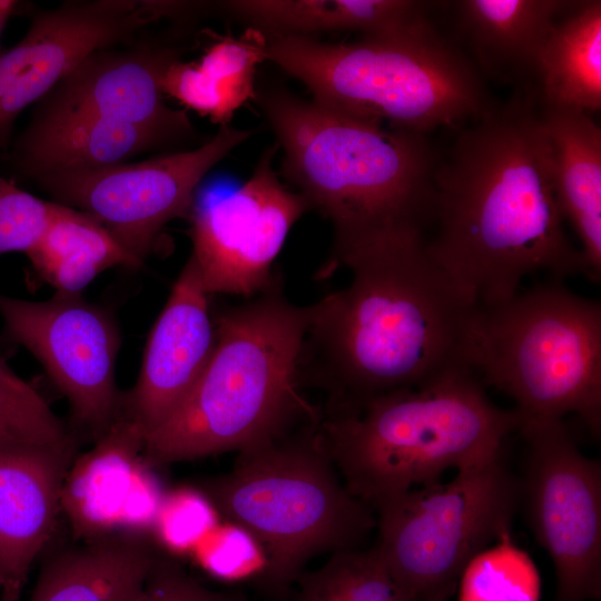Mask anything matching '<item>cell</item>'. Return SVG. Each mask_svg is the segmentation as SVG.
<instances>
[{"instance_id": "obj_1", "label": "cell", "mask_w": 601, "mask_h": 601, "mask_svg": "<svg viewBox=\"0 0 601 601\" xmlns=\"http://www.w3.org/2000/svg\"><path fill=\"white\" fill-rule=\"evenodd\" d=\"M433 188L428 250L480 307L510 299L534 275L587 277L558 205L534 85L457 134L439 156Z\"/></svg>"}, {"instance_id": "obj_2", "label": "cell", "mask_w": 601, "mask_h": 601, "mask_svg": "<svg viewBox=\"0 0 601 601\" xmlns=\"http://www.w3.org/2000/svg\"><path fill=\"white\" fill-rule=\"evenodd\" d=\"M345 268L348 285L309 305L299 358L300 387L325 395L321 412L473 370L480 306L432 256L425 237L368 252Z\"/></svg>"}, {"instance_id": "obj_3", "label": "cell", "mask_w": 601, "mask_h": 601, "mask_svg": "<svg viewBox=\"0 0 601 601\" xmlns=\"http://www.w3.org/2000/svg\"><path fill=\"white\" fill-rule=\"evenodd\" d=\"M259 105L282 171L333 228L326 278L368 252L425 237L439 155L426 135L355 117L272 88Z\"/></svg>"}, {"instance_id": "obj_4", "label": "cell", "mask_w": 601, "mask_h": 601, "mask_svg": "<svg viewBox=\"0 0 601 601\" xmlns=\"http://www.w3.org/2000/svg\"><path fill=\"white\" fill-rule=\"evenodd\" d=\"M216 344L178 410L144 437L152 465L240 452L321 416L300 394L309 306L284 294L279 275L247 302L214 315Z\"/></svg>"}, {"instance_id": "obj_5", "label": "cell", "mask_w": 601, "mask_h": 601, "mask_svg": "<svg viewBox=\"0 0 601 601\" xmlns=\"http://www.w3.org/2000/svg\"><path fill=\"white\" fill-rule=\"evenodd\" d=\"M522 424L496 406L473 370H459L355 408L321 413L324 447L349 493L373 511L450 469L503 451Z\"/></svg>"}, {"instance_id": "obj_6", "label": "cell", "mask_w": 601, "mask_h": 601, "mask_svg": "<svg viewBox=\"0 0 601 601\" xmlns=\"http://www.w3.org/2000/svg\"><path fill=\"white\" fill-rule=\"evenodd\" d=\"M318 421L238 452L229 472L203 485L217 513L260 548L258 581L277 598L312 559L362 549L376 528L373 510L344 485Z\"/></svg>"}, {"instance_id": "obj_7", "label": "cell", "mask_w": 601, "mask_h": 601, "mask_svg": "<svg viewBox=\"0 0 601 601\" xmlns=\"http://www.w3.org/2000/svg\"><path fill=\"white\" fill-rule=\"evenodd\" d=\"M267 40V60L302 81L315 102L355 117L426 135L494 107L473 62L431 20L355 42L275 33Z\"/></svg>"}, {"instance_id": "obj_8", "label": "cell", "mask_w": 601, "mask_h": 601, "mask_svg": "<svg viewBox=\"0 0 601 601\" xmlns=\"http://www.w3.org/2000/svg\"><path fill=\"white\" fill-rule=\"evenodd\" d=\"M472 367L525 422L575 414L601 430V304L549 280L480 307ZM521 424V425H522Z\"/></svg>"}, {"instance_id": "obj_9", "label": "cell", "mask_w": 601, "mask_h": 601, "mask_svg": "<svg viewBox=\"0 0 601 601\" xmlns=\"http://www.w3.org/2000/svg\"><path fill=\"white\" fill-rule=\"evenodd\" d=\"M520 481L503 451L461 469L446 483L413 487L375 509L381 555L405 601L456 585L469 562L511 535Z\"/></svg>"}, {"instance_id": "obj_10", "label": "cell", "mask_w": 601, "mask_h": 601, "mask_svg": "<svg viewBox=\"0 0 601 601\" xmlns=\"http://www.w3.org/2000/svg\"><path fill=\"white\" fill-rule=\"evenodd\" d=\"M250 130L229 125L196 149L95 169H59L35 178L56 203L97 219L140 265L160 230L189 218L205 175Z\"/></svg>"}, {"instance_id": "obj_11", "label": "cell", "mask_w": 601, "mask_h": 601, "mask_svg": "<svg viewBox=\"0 0 601 601\" xmlns=\"http://www.w3.org/2000/svg\"><path fill=\"white\" fill-rule=\"evenodd\" d=\"M520 481L528 520L556 575L554 601L601 595V464L581 452L563 420L525 422Z\"/></svg>"}, {"instance_id": "obj_12", "label": "cell", "mask_w": 601, "mask_h": 601, "mask_svg": "<svg viewBox=\"0 0 601 601\" xmlns=\"http://www.w3.org/2000/svg\"><path fill=\"white\" fill-rule=\"evenodd\" d=\"M8 337L28 349L67 397L77 426L104 437L121 415L115 366L120 337L110 313L81 295L33 302L0 294Z\"/></svg>"}, {"instance_id": "obj_13", "label": "cell", "mask_w": 601, "mask_h": 601, "mask_svg": "<svg viewBox=\"0 0 601 601\" xmlns=\"http://www.w3.org/2000/svg\"><path fill=\"white\" fill-rule=\"evenodd\" d=\"M276 150L277 145L267 148L237 188L194 205L190 258L209 295L250 298L264 290L289 230L311 209L275 173Z\"/></svg>"}, {"instance_id": "obj_14", "label": "cell", "mask_w": 601, "mask_h": 601, "mask_svg": "<svg viewBox=\"0 0 601 601\" xmlns=\"http://www.w3.org/2000/svg\"><path fill=\"white\" fill-rule=\"evenodd\" d=\"M159 16L135 0L67 1L37 13L26 36L0 50V149L18 115L47 96L90 55L132 40Z\"/></svg>"}, {"instance_id": "obj_15", "label": "cell", "mask_w": 601, "mask_h": 601, "mask_svg": "<svg viewBox=\"0 0 601 601\" xmlns=\"http://www.w3.org/2000/svg\"><path fill=\"white\" fill-rule=\"evenodd\" d=\"M199 272L189 257L146 342L136 385L122 394L121 415L144 437L191 393L216 344V326Z\"/></svg>"}, {"instance_id": "obj_16", "label": "cell", "mask_w": 601, "mask_h": 601, "mask_svg": "<svg viewBox=\"0 0 601 601\" xmlns=\"http://www.w3.org/2000/svg\"><path fill=\"white\" fill-rule=\"evenodd\" d=\"M176 59L175 49L149 43L97 51L43 97L35 116H95L181 138L193 126L184 110L165 104L161 87L165 71Z\"/></svg>"}, {"instance_id": "obj_17", "label": "cell", "mask_w": 601, "mask_h": 601, "mask_svg": "<svg viewBox=\"0 0 601 601\" xmlns=\"http://www.w3.org/2000/svg\"><path fill=\"white\" fill-rule=\"evenodd\" d=\"M77 434L53 444L0 441V589L16 601L55 528Z\"/></svg>"}, {"instance_id": "obj_18", "label": "cell", "mask_w": 601, "mask_h": 601, "mask_svg": "<svg viewBox=\"0 0 601 601\" xmlns=\"http://www.w3.org/2000/svg\"><path fill=\"white\" fill-rule=\"evenodd\" d=\"M579 1L463 0L459 26L473 66L486 78L515 88L535 83L543 45L554 24Z\"/></svg>"}, {"instance_id": "obj_19", "label": "cell", "mask_w": 601, "mask_h": 601, "mask_svg": "<svg viewBox=\"0 0 601 601\" xmlns=\"http://www.w3.org/2000/svg\"><path fill=\"white\" fill-rule=\"evenodd\" d=\"M170 140L175 138L157 129L95 116H35L11 158L21 175L35 179L51 170L124 164Z\"/></svg>"}, {"instance_id": "obj_20", "label": "cell", "mask_w": 601, "mask_h": 601, "mask_svg": "<svg viewBox=\"0 0 601 601\" xmlns=\"http://www.w3.org/2000/svg\"><path fill=\"white\" fill-rule=\"evenodd\" d=\"M562 217L577 233L587 278H601V129L583 110L542 107Z\"/></svg>"}, {"instance_id": "obj_21", "label": "cell", "mask_w": 601, "mask_h": 601, "mask_svg": "<svg viewBox=\"0 0 601 601\" xmlns=\"http://www.w3.org/2000/svg\"><path fill=\"white\" fill-rule=\"evenodd\" d=\"M156 560L137 536L96 538L48 560L30 601H135Z\"/></svg>"}, {"instance_id": "obj_22", "label": "cell", "mask_w": 601, "mask_h": 601, "mask_svg": "<svg viewBox=\"0 0 601 601\" xmlns=\"http://www.w3.org/2000/svg\"><path fill=\"white\" fill-rule=\"evenodd\" d=\"M267 35L256 27L239 37H219L198 61H173L162 77L164 95L169 96L220 126L256 96L255 78L259 63L267 60Z\"/></svg>"}, {"instance_id": "obj_23", "label": "cell", "mask_w": 601, "mask_h": 601, "mask_svg": "<svg viewBox=\"0 0 601 601\" xmlns=\"http://www.w3.org/2000/svg\"><path fill=\"white\" fill-rule=\"evenodd\" d=\"M233 13L275 35L308 37L318 31H361L364 37L407 32L427 21L435 4L413 0H239Z\"/></svg>"}, {"instance_id": "obj_24", "label": "cell", "mask_w": 601, "mask_h": 601, "mask_svg": "<svg viewBox=\"0 0 601 601\" xmlns=\"http://www.w3.org/2000/svg\"><path fill=\"white\" fill-rule=\"evenodd\" d=\"M542 107L601 108V1H579L553 27L535 78Z\"/></svg>"}, {"instance_id": "obj_25", "label": "cell", "mask_w": 601, "mask_h": 601, "mask_svg": "<svg viewBox=\"0 0 601 601\" xmlns=\"http://www.w3.org/2000/svg\"><path fill=\"white\" fill-rule=\"evenodd\" d=\"M26 254L43 282L72 295H81L108 268L141 266L97 219L56 201L45 231Z\"/></svg>"}, {"instance_id": "obj_26", "label": "cell", "mask_w": 601, "mask_h": 601, "mask_svg": "<svg viewBox=\"0 0 601 601\" xmlns=\"http://www.w3.org/2000/svg\"><path fill=\"white\" fill-rule=\"evenodd\" d=\"M295 584V601H405L374 546L333 553Z\"/></svg>"}, {"instance_id": "obj_27", "label": "cell", "mask_w": 601, "mask_h": 601, "mask_svg": "<svg viewBox=\"0 0 601 601\" xmlns=\"http://www.w3.org/2000/svg\"><path fill=\"white\" fill-rule=\"evenodd\" d=\"M460 601H538L539 575L506 535L475 555L461 574Z\"/></svg>"}, {"instance_id": "obj_28", "label": "cell", "mask_w": 601, "mask_h": 601, "mask_svg": "<svg viewBox=\"0 0 601 601\" xmlns=\"http://www.w3.org/2000/svg\"><path fill=\"white\" fill-rule=\"evenodd\" d=\"M76 434L0 353V441L53 444Z\"/></svg>"}, {"instance_id": "obj_29", "label": "cell", "mask_w": 601, "mask_h": 601, "mask_svg": "<svg viewBox=\"0 0 601 601\" xmlns=\"http://www.w3.org/2000/svg\"><path fill=\"white\" fill-rule=\"evenodd\" d=\"M51 201L17 187L0 175V256L33 247L45 231Z\"/></svg>"}, {"instance_id": "obj_30", "label": "cell", "mask_w": 601, "mask_h": 601, "mask_svg": "<svg viewBox=\"0 0 601 601\" xmlns=\"http://www.w3.org/2000/svg\"><path fill=\"white\" fill-rule=\"evenodd\" d=\"M135 601H239L213 591L170 559L157 560Z\"/></svg>"}, {"instance_id": "obj_31", "label": "cell", "mask_w": 601, "mask_h": 601, "mask_svg": "<svg viewBox=\"0 0 601 601\" xmlns=\"http://www.w3.org/2000/svg\"><path fill=\"white\" fill-rule=\"evenodd\" d=\"M18 7H19L18 1L0 0V37L8 20L11 18V16L14 13Z\"/></svg>"}, {"instance_id": "obj_32", "label": "cell", "mask_w": 601, "mask_h": 601, "mask_svg": "<svg viewBox=\"0 0 601 601\" xmlns=\"http://www.w3.org/2000/svg\"><path fill=\"white\" fill-rule=\"evenodd\" d=\"M456 585H450L431 595L426 601H447L454 593Z\"/></svg>"}]
</instances>
